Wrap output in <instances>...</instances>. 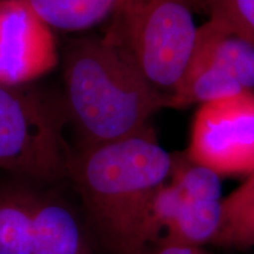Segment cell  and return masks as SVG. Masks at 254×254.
<instances>
[{"instance_id":"cell-1","label":"cell","mask_w":254,"mask_h":254,"mask_svg":"<svg viewBox=\"0 0 254 254\" xmlns=\"http://www.w3.org/2000/svg\"><path fill=\"white\" fill-rule=\"evenodd\" d=\"M172 168L173 154L152 128L73 154L68 179L105 253L145 254L150 249L152 204Z\"/></svg>"},{"instance_id":"cell-2","label":"cell","mask_w":254,"mask_h":254,"mask_svg":"<svg viewBox=\"0 0 254 254\" xmlns=\"http://www.w3.org/2000/svg\"><path fill=\"white\" fill-rule=\"evenodd\" d=\"M64 91L79 148L140 134L168 107L167 98L106 34L72 41L64 59Z\"/></svg>"},{"instance_id":"cell-3","label":"cell","mask_w":254,"mask_h":254,"mask_svg":"<svg viewBox=\"0 0 254 254\" xmlns=\"http://www.w3.org/2000/svg\"><path fill=\"white\" fill-rule=\"evenodd\" d=\"M198 0H123L106 36L131 57L167 99L183 75L196 36Z\"/></svg>"},{"instance_id":"cell-4","label":"cell","mask_w":254,"mask_h":254,"mask_svg":"<svg viewBox=\"0 0 254 254\" xmlns=\"http://www.w3.org/2000/svg\"><path fill=\"white\" fill-rule=\"evenodd\" d=\"M72 157L50 105L21 86L0 85V171L55 185L68 179Z\"/></svg>"},{"instance_id":"cell-5","label":"cell","mask_w":254,"mask_h":254,"mask_svg":"<svg viewBox=\"0 0 254 254\" xmlns=\"http://www.w3.org/2000/svg\"><path fill=\"white\" fill-rule=\"evenodd\" d=\"M254 91V43L209 18L198 27L190 59L168 99L170 109Z\"/></svg>"},{"instance_id":"cell-6","label":"cell","mask_w":254,"mask_h":254,"mask_svg":"<svg viewBox=\"0 0 254 254\" xmlns=\"http://www.w3.org/2000/svg\"><path fill=\"white\" fill-rule=\"evenodd\" d=\"M186 155L220 177L252 174L254 91L200 105Z\"/></svg>"},{"instance_id":"cell-7","label":"cell","mask_w":254,"mask_h":254,"mask_svg":"<svg viewBox=\"0 0 254 254\" xmlns=\"http://www.w3.org/2000/svg\"><path fill=\"white\" fill-rule=\"evenodd\" d=\"M58 62L52 28L25 0H0V85L23 86Z\"/></svg>"},{"instance_id":"cell-8","label":"cell","mask_w":254,"mask_h":254,"mask_svg":"<svg viewBox=\"0 0 254 254\" xmlns=\"http://www.w3.org/2000/svg\"><path fill=\"white\" fill-rule=\"evenodd\" d=\"M81 209L55 189L38 190L31 231V254H91Z\"/></svg>"},{"instance_id":"cell-9","label":"cell","mask_w":254,"mask_h":254,"mask_svg":"<svg viewBox=\"0 0 254 254\" xmlns=\"http://www.w3.org/2000/svg\"><path fill=\"white\" fill-rule=\"evenodd\" d=\"M34 185L15 177L0 180V254H31Z\"/></svg>"},{"instance_id":"cell-10","label":"cell","mask_w":254,"mask_h":254,"mask_svg":"<svg viewBox=\"0 0 254 254\" xmlns=\"http://www.w3.org/2000/svg\"><path fill=\"white\" fill-rule=\"evenodd\" d=\"M222 200L190 199L180 194L177 213L159 241L198 247L213 245L221 225Z\"/></svg>"},{"instance_id":"cell-11","label":"cell","mask_w":254,"mask_h":254,"mask_svg":"<svg viewBox=\"0 0 254 254\" xmlns=\"http://www.w3.org/2000/svg\"><path fill=\"white\" fill-rule=\"evenodd\" d=\"M51 28L84 31L111 18L123 0H25Z\"/></svg>"},{"instance_id":"cell-12","label":"cell","mask_w":254,"mask_h":254,"mask_svg":"<svg viewBox=\"0 0 254 254\" xmlns=\"http://www.w3.org/2000/svg\"><path fill=\"white\" fill-rule=\"evenodd\" d=\"M213 245L254 250V172L222 200L221 225Z\"/></svg>"},{"instance_id":"cell-13","label":"cell","mask_w":254,"mask_h":254,"mask_svg":"<svg viewBox=\"0 0 254 254\" xmlns=\"http://www.w3.org/2000/svg\"><path fill=\"white\" fill-rule=\"evenodd\" d=\"M214 18L254 43V0H208Z\"/></svg>"},{"instance_id":"cell-14","label":"cell","mask_w":254,"mask_h":254,"mask_svg":"<svg viewBox=\"0 0 254 254\" xmlns=\"http://www.w3.org/2000/svg\"><path fill=\"white\" fill-rule=\"evenodd\" d=\"M145 254H209L198 246L183 245L171 241H159L146 251Z\"/></svg>"}]
</instances>
